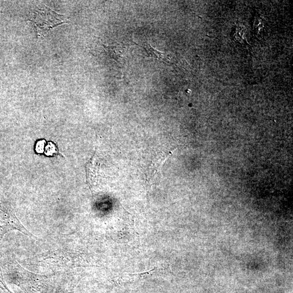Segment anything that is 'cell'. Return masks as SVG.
<instances>
[{
	"label": "cell",
	"instance_id": "obj_3",
	"mask_svg": "<svg viewBox=\"0 0 293 293\" xmlns=\"http://www.w3.org/2000/svg\"><path fill=\"white\" fill-rule=\"evenodd\" d=\"M107 54L112 59L119 62L123 58L125 48L120 45H103Z\"/></svg>",
	"mask_w": 293,
	"mask_h": 293
},
{
	"label": "cell",
	"instance_id": "obj_1",
	"mask_svg": "<svg viewBox=\"0 0 293 293\" xmlns=\"http://www.w3.org/2000/svg\"><path fill=\"white\" fill-rule=\"evenodd\" d=\"M30 20L35 26L38 37L45 36L46 33L54 27L68 22V19L47 6L35 10Z\"/></svg>",
	"mask_w": 293,
	"mask_h": 293
},
{
	"label": "cell",
	"instance_id": "obj_4",
	"mask_svg": "<svg viewBox=\"0 0 293 293\" xmlns=\"http://www.w3.org/2000/svg\"><path fill=\"white\" fill-rule=\"evenodd\" d=\"M146 52L150 56L156 60H162L166 62V57L165 53H163L158 50L154 48L151 45L146 44L144 46Z\"/></svg>",
	"mask_w": 293,
	"mask_h": 293
},
{
	"label": "cell",
	"instance_id": "obj_2",
	"mask_svg": "<svg viewBox=\"0 0 293 293\" xmlns=\"http://www.w3.org/2000/svg\"><path fill=\"white\" fill-rule=\"evenodd\" d=\"M18 230L32 238L37 239L21 224L11 206L0 202V242L10 231Z\"/></svg>",
	"mask_w": 293,
	"mask_h": 293
}]
</instances>
